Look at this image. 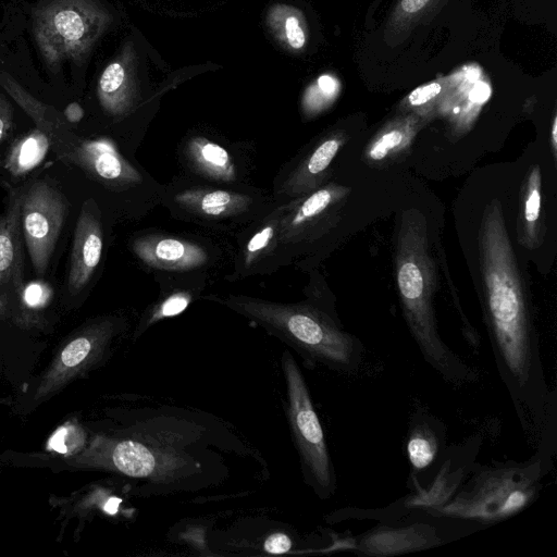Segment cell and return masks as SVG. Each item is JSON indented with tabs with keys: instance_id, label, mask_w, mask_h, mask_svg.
<instances>
[{
	"instance_id": "6da1fadb",
	"label": "cell",
	"mask_w": 557,
	"mask_h": 557,
	"mask_svg": "<svg viewBox=\"0 0 557 557\" xmlns=\"http://www.w3.org/2000/svg\"><path fill=\"white\" fill-rule=\"evenodd\" d=\"M481 263L487 329L500 376L517 409L539 426L547 387L515 252L498 200L486 207L481 225ZM522 419V418H521Z\"/></svg>"
},
{
	"instance_id": "7a4b0ae2",
	"label": "cell",
	"mask_w": 557,
	"mask_h": 557,
	"mask_svg": "<svg viewBox=\"0 0 557 557\" xmlns=\"http://www.w3.org/2000/svg\"><path fill=\"white\" fill-rule=\"evenodd\" d=\"M396 281L408 327L424 359L447 382L461 385L476 373L441 339L433 310L436 274L421 215H403L395 256Z\"/></svg>"
},
{
	"instance_id": "3957f363",
	"label": "cell",
	"mask_w": 557,
	"mask_h": 557,
	"mask_svg": "<svg viewBox=\"0 0 557 557\" xmlns=\"http://www.w3.org/2000/svg\"><path fill=\"white\" fill-rule=\"evenodd\" d=\"M221 302L283 341L311 363L344 373L355 372L360 364V342L315 308L243 295H231Z\"/></svg>"
},
{
	"instance_id": "277c9868",
	"label": "cell",
	"mask_w": 557,
	"mask_h": 557,
	"mask_svg": "<svg viewBox=\"0 0 557 557\" xmlns=\"http://www.w3.org/2000/svg\"><path fill=\"white\" fill-rule=\"evenodd\" d=\"M540 471V461L525 468H487L478 471L450 502L431 509V512L485 523L499 522L531 503Z\"/></svg>"
},
{
	"instance_id": "5b68a950",
	"label": "cell",
	"mask_w": 557,
	"mask_h": 557,
	"mask_svg": "<svg viewBox=\"0 0 557 557\" xmlns=\"http://www.w3.org/2000/svg\"><path fill=\"white\" fill-rule=\"evenodd\" d=\"M104 23L103 12L90 0H49L38 7L33 32L46 65L55 71L65 61H82Z\"/></svg>"
},
{
	"instance_id": "8992f818",
	"label": "cell",
	"mask_w": 557,
	"mask_h": 557,
	"mask_svg": "<svg viewBox=\"0 0 557 557\" xmlns=\"http://www.w3.org/2000/svg\"><path fill=\"white\" fill-rule=\"evenodd\" d=\"M282 369L287 391V418L305 475L321 497H329L335 479L324 433L302 373L288 351L283 352Z\"/></svg>"
},
{
	"instance_id": "52a82bcc",
	"label": "cell",
	"mask_w": 557,
	"mask_h": 557,
	"mask_svg": "<svg viewBox=\"0 0 557 557\" xmlns=\"http://www.w3.org/2000/svg\"><path fill=\"white\" fill-rule=\"evenodd\" d=\"M346 189L334 184L283 201L274 265L308 250L331 225L333 211Z\"/></svg>"
},
{
	"instance_id": "ba28073f",
	"label": "cell",
	"mask_w": 557,
	"mask_h": 557,
	"mask_svg": "<svg viewBox=\"0 0 557 557\" xmlns=\"http://www.w3.org/2000/svg\"><path fill=\"white\" fill-rule=\"evenodd\" d=\"M21 225L37 274L48 268L66 213L63 195L46 181L32 183L21 193Z\"/></svg>"
},
{
	"instance_id": "9c48e42d",
	"label": "cell",
	"mask_w": 557,
	"mask_h": 557,
	"mask_svg": "<svg viewBox=\"0 0 557 557\" xmlns=\"http://www.w3.org/2000/svg\"><path fill=\"white\" fill-rule=\"evenodd\" d=\"M172 207L190 219L223 222L239 219L253 207V197L232 189L190 185L175 191Z\"/></svg>"
},
{
	"instance_id": "30bf717a",
	"label": "cell",
	"mask_w": 557,
	"mask_h": 557,
	"mask_svg": "<svg viewBox=\"0 0 557 557\" xmlns=\"http://www.w3.org/2000/svg\"><path fill=\"white\" fill-rule=\"evenodd\" d=\"M102 249L100 213L95 202L87 200L82 207L74 231L67 273V287L71 293H79L89 283L101 260Z\"/></svg>"
},
{
	"instance_id": "8fae6325",
	"label": "cell",
	"mask_w": 557,
	"mask_h": 557,
	"mask_svg": "<svg viewBox=\"0 0 557 557\" xmlns=\"http://www.w3.org/2000/svg\"><path fill=\"white\" fill-rule=\"evenodd\" d=\"M110 187H128L143 181L139 172L107 139H81L71 161Z\"/></svg>"
},
{
	"instance_id": "7c38bea8",
	"label": "cell",
	"mask_w": 557,
	"mask_h": 557,
	"mask_svg": "<svg viewBox=\"0 0 557 557\" xmlns=\"http://www.w3.org/2000/svg\"><path fill=\"white\" fill-rule=\"evenodd\" d=\"M132 249L146 265L166 271H190L203 267L209 255L200 245L174 236L149 234L133 240Z\"/></svg>"
},
{
	"instance_id": "4fadbf2b",
	"label": "cell",
	"mask_w": 557,
	"mask_h": 557,
	"mask_svg": "<svg viewBox=\"0 0 557 557\" xmlns=\"http://www.w3.org/2000/svg\"><path fill=\"white\" fill-rule=\"evenodd\" d=\"M344 141L345 136L341 132L324 136L284 174L276 195L283 201H289L317 189Z\"/></svg>"
},
{
	"instance_id": "5bb4252c",
	"label": "cell",
	"mask_w": 557,
	"mask_h": 557,
	"mask_svg": "<svg viewBox=\"0 0 557 557\" xmlns=\"http://www.w3.org/2000/svg\"><path fill=\"white\" fill-rule=\"evenodd\" d=\"M0 84L34 120L37 128L48 136L58 158L71 163L74 150L82 138L71 131L63 114L32 97L4 72L0 73Z\"/></svg>"
},
{
	"instance_id": "9a60e30c",
	"label": "cell",
	"mask_w": 557,
	"mask_h": 557,
	"mask_svg": "<svg viewBox=\"0 0 557 557\" xmlns=\"http://www.w3.org/2000/svg\"><path fill=\"white\" fill-rule=\"evenodd\" d=\"M283 208L281 202L242 234L235 275L262 273L268 267L273 268Z\"/></svg>"
},
{
	"instance_id": "2e32d148",
	"label": "cell",
	"mask_w": 557,
	"mask_h": 557,
	"mask_svg": "<svg viewBox=\"0 0 557 557\" xmlns=\"http://www.w3.org/2000/svg\"><path fill=\"white\" fill-rule=\"evenodd\" d=\"M434 528L416 523L405 528L380 527L364 534L357 549L368 556L385 557L426 549L441 544Z\"/></svg>"
},
{
	"instance_id": "e0dca14e",
	"label": "cell",
	"mask_w": 557,
	"mask_h": 557,
	"mask_svg": "<svg viewBox=\"0 0 557 557\" xmlns=\"http://www.w3.org/2000/svg\"><path fill=\"white\" fill-rule=\"evenodd\" d=\"M20 198L21 191H12L8 209L0 216V287L8 283L23 286Z\"/></svg>"
},
{
	"instance_id": "ac0fdd59",
	"label": "cell",
	"mask_w": 557,
	"mask_h": 557,
	"mask_svg": "<svg viewBox=\"0 0 557 557\" xmlns=\"http://www.w3.org/2000/svg\"><path fill=\"white\" fill-rule=\"evenodd\" d=\"M183 154L189 168L205 178L231 183L237 177L236 165L230 152L206 137L187 139Z\"/></svg>"
},
{
	"instance_id": "d6986e66",
	"label": "cell",
	"mask_w": 557,
	"mask_h": 557,
	"mask_svg": "<svg viewBox=\"0 0 557 557\" xmlns=\"http://www.w3.org/2000/svg\"><path fill=\"white\" fill-rule=\"evenodd\" d=\"M50 147L48 136L39 128H35L13 143L4 168L15 177L24 176L45 159Z\"/></svg>"
},
{
	"instance_id": "ffe728a7",
	"label": "cell",
	"mask_w": 557,
	"mask_h": 557,
	"mask_svg": "<svg viewBox=\"0 0 557 557\" xmlns=\"http://www.w3.org/2000/svg\"><path fill=\"white\" fill-rule=\"evenodd\" d=\"M418 122L416 116H407L386 125L368 146V160L382 162L405 150L418 129Z\"/></svg>"
},
{
	"instance_id": "44dd1931",
	"label": "cell",
	"mask_w": 557,
	"mask_h": 557,
	"mask_svg": "<svg viewBox=\"0 0 557 557\" xmlns=\"http://www.w3.org/2000/svg\"><path fill=\"white\" fill-rule=\"evenodd\" d=\"M541 183V169L539 165H533L525 177L521 197L520 224L522 239L528 246H532L537 240L542 200Z\"/></svg>"
},
{
	"instance_id": "7402d4cb",
	"label": "cell",
	"mask_w": 557,
	"mask_h": 557,
	"mask_svg": "<svg viewBox=\"0 0 557 557\" xmlns=\"http://www.w3.org/2000/svg\"><path fill=\"white\" fill-rule=\"evenodd\" d=\"M127 74L120 61L110 63L98 82V98L111 114H121L128 106Z\"/></svg>"
},
{
	"instance_id": "603a6c76",
	"label": "cell",
	"mask_w": 557,
	"mask_h": 557,
	"mask_svg": "<svg viewBox=\"0 0 557 557\" xmlns=\"http://www.w3.org/2000/svg\"><path fill=\"white\" fill-rule=\"evenodd\" d=\"M438 443L433 431L426 425L414 426L407 441V455L414 470L428 468L435 459Z\"/></svg>"
},
{
	"instance_id": "cb8c5ba5",
	"label": "cell",
	"mask_w": 557,
	"mask_h": 557,
	"mask_svg": "<svg viewBox=\"0 0 557 557\" xmlns=\"http://www.w3.org/2000/svg\"><path fill=\"white\" fill-rule=\"evenodd\" d=\"M193 299L194 295L189 290L178 289L168 294L143 317L139 323V334L160 320L182 313Z\"/></svg>"
},
{
	"instance_id": "d4e9b609",
	"label": "cell",
	"mask_w": 557,
	"mask_h": 557,
	"mask_svg": "<svg viewBox=\"0 0 557 557\" xmlns=\"http://www.w3.org/2000/svg\"><path fill=\"white\" fill-rule=\"evenodd\" d=\"M441 0H400L392 15V26L409 27L431 12Z\"/></svg>"
},
{
	"instance_id": "484cf974",
	"label": "cell",
	"mask_w": 557,
	"mask_h": 557,
	"mask_svg": "<svg viewBox=\"0 0 557 557\" xmlns=\"http://www.w3.org/2000/svg\"><path fill=\"white\" fill-rule=\"evenodd\" d=\"M22 287V299L29 308L45 307L53 295L51 285L45 281H32Z\"/></svg>"
},
{
	"instance_id": "4316f807",
	"label": "cell",
	"mask_w": 557,
	"mask_h": 557,
	"mask_svg": "<svg viewBox=\"0 0 557 557\" xmlns=\"http://www.w3.org/2000/svg\"><path fill=\"white\" fill-rule=\"evenodd\" d=\"M91 342L87 337H78L72 341L62 351L61 360L66 367L79 364L90 352Z\"/></svg>"
},
{
	"instance_id": "83f0119b",
	"label": "cell",
	"mask_w": 557,
	"mask_h": 557,
	"mask_svg": "<svg viewBox=\"0 0 557 557\" xmlns=\"http://www.w3.org/2000/svg\"><path fill=\"white\" fill-rule=\"evenodd\" d=\"M285 37L293 49H300L306 42V35L299 20L295 15L286 17L284 23Z\"/></svg>"
},
{
	"instance_id": "f1b7e54d",
	"label": "cell",
	"mask_w": 557,
	"mask_h": 557,
	"mask_svg": "<svg viewBox=\"0 0 557 557\" xmlns=\"http://www.w3.org/2000/svg\"><path fill=\"white\" fill-rule=\"evenodd\" d=\"M441 84L432 82L420 86L408 96V102L412 107L422 106L434 99L441 91Z\"/></svg>"
},
{
	"instance_id": "f546056e",
	"label": "cell",
	"mask_w": 557,
	"mask_h": 557,
	"mask_svg": "<svg viewBox=\"0 0 557 557\" xmlns=\"http://www.w3.org/2000/svg\"><path fill=\"white\" fill-rule=\"evenodd\" d=\"M292 545L293 543L288 535L276 532L265 539L263 549L270 554H285L290 550Z\"/></svg>"
},
{
	"instance_id": "4dcf8cb0",
	"label": "cell",
	"mask_w": 557,
	"mask_h": 557,
	"mask_svg": "<svg viewBox=\"0 0 557 557\" xmlns=\"http://www.w3.org/2000/svg\"><path fill=\"white\" fill-rule=\"evenodd\" d=\"M13 122V107L8 98L0 94V141H2L11 129Z\"/></svg>"
},
{
	"instance_id": "1f68e13d",
	"label": "cell",
	"mask_w": 557,
	"mask_h": 557,
	"mask_svg": "<svg viewBox=\"0 0 557 557\" xmlns=\"http://www.w3.org/2000/svg\"><path fill=\"white\" fill-rule=\"evenodd\" d=\"M67 435L66 428H60L50 438L49 448L60 453L65 454L67 451V446L65 444V437Z\"/></svg>"
},
{
	"instance_id": "d6a6232c",
	"label": "cell",
	"mask_w": 557,
	"mask_h": 557,
	"mask_svg": "<svg viewBox=\"0 0 557 557\" xmlns=\"http://www.w3.org/2000/svg\"><path fill=\"white\" fill-rule=\"evenodd\" d=\"M63 116L67 123L75 124L81 122L84 117V110L79 103L71 102L65 107Z\"/></svg>"
},
{
	"instance_id": "836d02e7",
	"label": "cell",
	"mask_w": 557,
	"mask_h": 557,
	"mask_svg": "<svg viewBox=\"0 0 557 557\" xmlns=\"http://www.w3.org/2000/svg\"><path fill=\"white\" fill-rule=\"evenodd\" d=\"M550 145L553 148L554 154H556V147H557V119L556 116L553 120L552 129H550Z\"/></svg>"
}]
</instances>
